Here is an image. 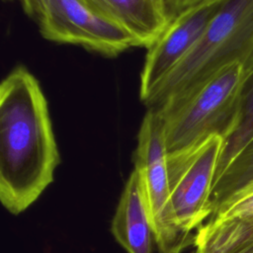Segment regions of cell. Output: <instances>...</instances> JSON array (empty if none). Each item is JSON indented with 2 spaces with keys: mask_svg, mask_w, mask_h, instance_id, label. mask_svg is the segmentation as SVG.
<instances>
[{
  "mask_svg": "<svg viewBox=\"0 0 253 253\" xmlns=\"http://www.w3.org/2000/svg\"><path fill=\"white\" fill-rule=\"evenodd\" d=\"M60 156L38 79L16 66L0 85V200L13 214L51 184Z\"/></svg>",
  "mask_w": 253,
  "mask_h": 253,
  "instance_id": "cell-1",
  "label": "cell"
},
{
  "mask_svg": "<svg viewBox=\"0 0 253 253\" xmlns=\"http://www.w3.org/2000/svg\"><path fill=\"white\" fill-rule=\"evenodd\" d=\"M246 78L245 63L236 62L150 108L161 120L168 153L213 135L228 137L239 121Z\"/></svg>",
  "mask_w": 253,
  "mask_h": 253,
  "instance_id": "cell-2",
  "label": "cell"
},
{
  "mask_svg": "<svg viewBox=\"0 0 253 253\" xmlns=\"http://www.w3.org/2000/svg\"><path fill=\"white\" fill-rule=\"evenodd\" d=\"M252 53L253 0H224L193 49L144 105L154 108Z\"/></svg>",
  "mask_w": 253,
  "mask_h": 253,
  "instance_id": "cell-3",
  "label": "cell"
},
{
  "mask_svg": "<svg viewBox=\"0 0 253 253\" xmlns=\"http://www.w3.org/2000/svg\"><path fill=\"white\" fill-rule=\"evenodd\" d=\"M23 10L34 18L47 41L80 45L113 57L140 46L121 26L92 9L82 0H19Z\"/></svg>",
  "mask_w": 253,
  "mask_h": 253,
  "instance_id": "cell-4",
  "label": "cell"
},
{
  "mask_svg": "<svg viewBox=\"0 0 253 253\" xmlns=\"http://www.w3.org/2000/svg\"><path fill=\"white\" fill-rule=\"evenodd\" d=\"M134 170L138 173L160 253H181L194 244L195 234L176 224L170 200L168 151L160 118L147 109L137 133Z\"/></svg>",
  "mask_w": 253,
  "mask_h": 253,
  "instance_id": "cell-5",
  "label": "cell"
},
{
  "mask_svg": "<svg viewBox=\"0 0 253 253\" xmlns=\"http://www.w3.org/2000/svg\"><path fill=\"white\" fill-rule=\"evenodd\" d=\"M223 140L213 135L191 148L168 153L172 211L186 233L199 228L211 214V195Z\"/></svg>",
  "mask_w": 253,
  "mask_h": 253,
  "instance_id": "cell-6",
  "label": "cell"
},
{
  "mask_svg": "<svg viewBox=\"0 0 253 253\" xmlns=\"http://www.w3.org/2000/svg\"><path fill=\"white\" fill-rule=\"evenodd\" d=\"M223 1L209 0L177 14L147 47L138 89L143 104L193 49Z\"/></svg>",
  "mask_w": 253,
  "mask_h": 253,
  "instance_id": "cell-7",
  "label": "cell"
},
{
  "mask_svg": "<svg viewBox=\"0 0 253 253\" xmlns=\"http://www.w3.org/2000/svg\"><path fill=\"white\" fill-rule=\"evenodd\" d=\"M111 231L126 253H152L155 241L150 214L138 173L133 169L117 206Z\"/></svg>",
  "mask_w": 253,
  "mask_h": 253,
  "instance_id": "cell-8",
  "label": "cell"
},
{
  "mask_svg": "<svg viewBox=\"0 0 253 253\" xmlns=\"http://www.w3.org/2000/svg\"><path fill=\"white\" fill-rule=\"evenodd\" d=\"M92 9L131 34L140 46H150L169 25L164 0H82Z\"/></svg>",
  "mask_w": 253,
  "mask_h": 253,
  "instance_id": "cell-9",
  "label": "cell"
},
{
  "mask_svg": "<svg viewBox=\"0 0 253 253\" xmlns=\"http://www.w3.org/2000/svg\"><path fill=\"white\" fill-rule=\"evenodd\" d=\"M253 242V216L227 220H207L194 238L192 253H234Z\"/></svg>",
  "mask_w": 253,
  "mask_h": 253,
  "instance_id": "cell-10",
  "label": "cell"
},
{
  "mask_svg": "<svg viewBox=\"0 0 253 253\" xmlns=\"http://www.w3.org/2000/svg\"><path fill=\"white\" fill-rule=\"evenodd\" d=\"M251 183H253V136L214 178L211 195V214Z\"/></svg>",
  "mask_w": 253,
  "mask_h": 253,
  "instance_id": "cell-11",
  "label": "cell"
},
{
  "mask_svg": "<svg viewBox=\"0 0 253 253\" xmlns=\"http://www.w3.org/2000/svg\"><path fill=\"white\" fill-rule=\"evenodd\" d=\"M244 63L247 68V78L242 93L239 121L233 132L223 140L214 178L253 136V53Z\"/></svg>",
  "mask_w": 253,
  "mask_h": 253,
  "instance_id": "cell-12",
  "label": "cell"
},
{
  "mask_svg": "<svg viewBox=\"0 0 253 253\" xmlns=\"http://www.w3.org/2000/svg\"><path fill=\"white\" fill-rule=\"evenodd\" d=\"M250 216H253V183L230 198L208 220H227Z\"/></svg>",
  "mask_w": 253,
  "mask_h": 253,
  "instance_id": "cell-13",
  "label": "cell"
},
{
  "mask_svg": "<svg viewBox=\"0 0 253 253\" xmlns=\"http://www.w3.org/2000/svg\"><path fill=\"white\" fill-rule=\"evenodd\" d=\"M164 1L170 15L174 18V16L181 13L182 11L209 0H164Z\"/></svg>",
  "mask_w": 253,
  "mask_h": 253,
  "instance_id": "cell-14",
  "label": "cell"
},
{
  "mask_svg": "<svg viewBox=\"0 0 253 253\" xmlns=\"http://www.w3.org/2000/svg\"><path fill=\"white\" fill-rule=\"evenodd\" d=\"M234 253H253V242L246 244L245 246L241 247L239 250H237Z\"/></svg>",
  "mask_w": 253,
  "mask_h": 253,
  "instance_id": "cell-15",
  "label": "cell"
},
{
  "mask_svg": "<svg viewBox=\"0 0 253 253\" xmlns=\"http://www.w3.org/2000/svg\"><path fill=\"white\" fill-rule=\"evenodd\" d=\"M5 1H10V0H5Z\"/></svg>",
  "mask_w": 253,
  "mask_h": 253,
  "instance_id": "cell-16",
  "label": "cell"
}]
</instances>
